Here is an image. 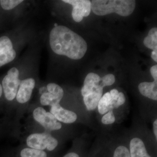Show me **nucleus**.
<instances>
[{"instance_id": "obj_13", "label": "nucleus", "mask_w": 157, "mask_h": 157, "mask_svg": "<svg viewBox=\"0 0 157 157\" xmlns=\"http://www.w3.org/2000/svg\"><path fill=\"white\" fill-rule=\"evenodd\" d=\"M129 150L130 157H151L147 151L144 141L139 137L130 140Z\"/></svg>"}, {"instance_id": "obj_25", "label": "nucleus", "mask_w": 157, "mask_h": 157, "mask_svg": "<svg viewBox=\"0 0 157 157\" xmlns=\"http://www.w3.org/2000/svg\"><path fill=\"white\" fill-rule=\"evenodd\" d=\"M2 93V86L0 84V97H1Z\"/></svg>"}, {"instance_id": "obj_21", "label": "nucleus", "mask_w": 157, "mask_h": 157, "mask_svg": "<svg viewBox=\"0 0 157 157\" xmlns=\"http://www.w3.org/2000/svg\"><path fill=\"white\" fill-rule=\"evenodd\" d=\"M150 73L152 77L154 78V81H157V65H155L154 66H152L150 68Z\"/></svg>"}, {"instance_id": "obj_18", "label": "nucleus", "mask_w": 157, "mask_h": 157, "mask_svg": "<svg viewBox=\"0 0 157 157\" xmlns=\"http://www.w3.org/2000/svg\"><path fill=\"white\" fill-rule=\"evenodd\" d=\"M113 157H130L129 148L123 145L118 146L114 151Z\"/></svg>"}, {"instance_id": "obj_11", "label": "nucleus", "mask_w": 157, "mask_h": 157, "mask_svg": "<svg viewBox=\"0 0 157 157\" xmlns=\"http://www.w3.org/2000/svg\"><path fill=\"white\" fill-rule=\"evenodd\" d=\"M50 112L54 116L57 121L64 124H73L78 119L76 113L63 108L59 104L51 107Z\"/></svg>"}, {"instance_id": "obj_14", "label": "nucleus", "mask_w": 157, "mask_h": 157, "mask_svg": "<svg viewBox=\"0 0 157 157\" xmlns=\"http://www.w3.org/2000/svg\"><path fill=\"white\" fill-rule=\"evenodd\" d=\"M139 91L141 95L154 101L157 100V82H144L138 86Z\"/></svg>"}, {"instance_id": "obj_20", "label": "nucleus", "mask_w": 157, "mask_h": 157, "mask_svg": "<svg viewBox=\"0 0 157 157\" xmlns=\"http://www.w3.org/2000/svg\"><path fill=\"white\" fill-rule=\"evenodd\" d=\"M101 81L104 87L110 86L115 82V76L113 74L109 73L101 78Z\"/></svg>"}, {"instance_id": "obj_24", "label": "nucleus", "mask_w": 157, "mask_h": 157, "mask_svg": "<svg viewBox=\"0 0 157 157\" xmlns=\"http://www.w3.org/2000/svg\"><path fill=\"white\" fill-rule=\"evenodd\" d=\"M152 59L155 62H157V48L152 51L151 52Z\"/></svg>"}, {"instance_id": "obj_7", "label": "nucleus", "mask_w": 157, "mask_h": 157, "mask_svg": "<svg viewBox=\"0 0 157 157\" xmlns=\"http://www.w3.org/2000/svg\"><path fill=\"white\" fill-rule=\"evenodd\" d=\"M47 91L44 92L40 97V103L44 106H53L59 104L63 96V90L59 85L51 83L47 86Z\"/></svg>"}, {"instance_id": "obj_2", "label": "nucleus", "mask_w": 157, "mask_h": 157, "mask_svg": "<svg viewBox=\"0 0 157 157\" xmlns=\"http://www.w3.org/2000/svg\"><path fill=\"white\" fill-rule=\"evenodd\" d=\"M91 11L98 16L117 13L128 17L135 11L136 2L134 0H93L91 1Z\"/></svg>"}, {"instance_id": "obj_4", "label": "nucleus", "mask_w": 157, "mask_h": 157, "mask_svg": "<svg viewBox=\"0 0 157 157\" xmlns=\"http://www.w3.org/2000/svg\"><path fill=\"white\" fill-rule=\"evenodd\" d=\"M26 143L30 148L42 151L47 149L51 151L57 147L58 141L50 133L44 132L42 133H33L29 136Z\"/></svg>"}, {"instance_id": "obj_5", "label": "nucleus", "mask_w": 157, "mask_h": 157, "mask_svg": "<svg viewBox=\"0 0 157 157\" xmlns=\"http://www.w3.org/2000/svg\"><path fill=\"white\" fill-rule=\"evenodd\" d=\"M19 72L16 67H12L8 72L2 80V88L6 98L9 101L13 100L17 96L21 83L19 78Z\"/></svg>"}, {"instance_id": "obj_8", "label": "nucleus", "mask_w": 157, "mask_h": 157, "mask_svg": "<svg viewBox=\"0 0 157 157\" xmlns=\"http://www.w3.org/2000/svg\"><path fill=\"white\" fill-rule=\"evenodd\" d=\"M62 1L73 6L72 17L76 22H80L84 17H89L90 15L91 11V1L63 0Z\"/></svg>"}, {"instance_id": "obj_12", "label": "nucleus", "mask_w": 157, "mask_h": 157, "mask_svg": "<svg viewBox=\"0 0 157 157\" xmlns=\"http://www.w3.org/2000/svg\"><path fill=\"white\" fill-rule=\"evenodd\" d=\"M35 80L33 78H28L21 82L17 93V100L21 104L29 101L35 86Z\"/></svg>"}, {"instance_id": "obj_15", "label": "nucleus", "mask_w": 157, "mask_h": 157, "mask_svg": "<svg viewBox=\"0 0 157 157\" xmlns=\"http://www.w3.org/2000/svg\"><path fill=\"white\" fill-rule=\"evenodd\" d=\"M144 45L148 49L154 50L157 48V28H153L148 32L143 41Z\"/></svg>"}, {"instance_id": "obj_9", "label": "nucleus", "mask_w": 157, "mask_h": 157, "mask_svg": "<svg viewBox=\"0 0 157 157\" xmlns=\"http://www.w3.org/2000/svg\"><path fill=\"white\" fill-rule=\"evenodd\" d=\"M119 91L117 89H112L105 93L99 101L97 105L100 114L104 115L114 108H118V99Z\"/></svg>"}, {"instance_id": "obj_1", "label": "nucleus", "mask_w": 157, "mask_h": 157, "mask_svg": "<svg viewBox=\"0 0 157 157\" xmlns=\"http://www.w3.org/2000/svg\"><path fill=\"white\" fill-rule=\"evenodd\" d=\"M50 44L56 54L73 60H78L85 56L87 44L85 40L72 30L58 25L51 30Z\"/></svg>"}, {"instance_id": "obj_3", "label": "nucleus", "mask_w": 157, "mask_h": 157, "mask_svg": "<svg viewBox=\"0 0 157 157\" xmlns=\"http://www.w3.org/2000/svg\"><path fill=\"white\" fill-rule=\"evenodd\" d=\"M104 86L101 78L97 73L90 72L84 78L81 93L84 105L88 111H94L103 95Z\"/></svg>"}, {"instance_id": "obj_10", "label": "nucleus", "mask_w": 157, "mask_h": 157, "mask_svg": "<svg viewBox=\"0 0 157 157\" xmlns=\"http://www.w3.org/2000/svg\"><path fill=\"white\" fill-rule=\"evenodd\" d=\"M16 57L11 40L7 36L0 37V67L12 61Z\"/></svg>"}, {"instance_id": "obj_23", "label": "nucleus", "mask_w": 157, "mask_h": 157, "mask_svg": "<svg viewBox=\"0 0 157 157\" xmlns=\"http://www.w3.org/2000/svg\"><path fill=\"white\" fill-rule=\"evenodd\" d=\"M63 157H80L78 154L75 152H70L65 154Z\"/></svg>"}, {"instance_id": "obj_22", "label": "nucleus", "mask_w": 157, "mask_h": 157, "mask_svg": "<svg viewBox=\"0 0 157 157\" xmlns=\"http://www.w3.org/2000/svg\"><path fill=\"white\" fill-rule=\"evenodd\" d=\"M153 131L156 140H157V120L155 119L153 123Z\"/></svg>"}, {"instance_id": "obj_17", "label": "nucleus", "mask_w": 157, "mask_h": 157, "mask_svg": "<svg viewBox=\"0 0 157 157\" xmlns=\"http://www.w3.org/2000/svg\"><path fill=\"white\" fill-rule=\"evenodd\" d=\"M22 0H1L0 4L6 10H11L22 2Z\"/></svg>"}, {"instance_id": "obj_16", "label": "nucleus", "mask_w": 157, "mask_h": 157, "mask_svg": "<svg viewBox=\"0 0 157 157\" xmlns=\"http://www.w3.org/2000/svg\"><path fill=\"white\" fill-rule=\"evenodd\" d=\"M21 156V157H47V155L44 151L26 148L22 150Z\"/></svg>"}, {"instance_id": "obj_19", "label": "nucleus", "mask_w": 157, "mask_h": 157, "mask_svg": "<svg viewBox=\"0 0 157 157\" xmlns=\"http://www.w3.org/2000/svg\"><path fill=\"white\" fill-rule=\"evenodd\" d=\"M115 117L113 111H110L104 115L102 117L101 122L104 124H111L115 122Z\"/></svg>"}, {"instance_id": "obj_6", "label": "nucleus", "mask_w": 157, "mask_h": 157, "mask_svg": "<svg viewBox=\"0 0 157 157\" xmlns=\"http://www.w3.org/2000/svg\"><path fill=\"white\" fill-rule=\"evenodd\" d=\"M34 120L48 131H55L61 129L62 124L57 121L50 112H47L42 107H37L33 113Z\"/></svg>"}]
</instances>
